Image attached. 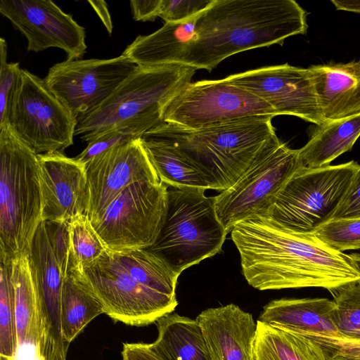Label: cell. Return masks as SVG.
Masks as SVG:
<instances>
[{"label":"cell","mask_w":360,"mask_h":360,"mask_svg":"<svg viewBox=\"0 0 360 360\" xmlns=\"http://www.w3.org/2000/svg\"><path fill=\"white\" fill-rule=\"evenodd\" d=\"M231 236L243 274L257 290L312 287L330 292L360 279L348 255L330 248L314 233L288 230L266 215L239 222Z\"/></svg>","instance_id":"obj_1"},{"label":"cell","mask_w":360,"mask_h":360,"mask_svg":"<svg viewBox=\"0 0 360 360\" xmlns=\"http://www.w3.org/2000/svg\"><path fill=\"white\" fill-rule=\"evenodd\" d=\"M307 27L306 11L293 0H214L198 15L195 37L179 64L211 71L226 58L282 45Z\"/></svg>","instance_id":"obj_2"},{"label":"cell","mask_w":360,"mask_h":360,"mask_svg":"<svg viewBox=\"0 0 360 360\" xmlns=\"http://www.w3.org/2000/svg\"><path fill=\"white\" fill-rule=\"evenodd\" d=\"M80 276L116 321L141 326L172 313L178 305L179 275L146 249L107 250Z\"/></svg>","instance_id":"obj_3"},{"label":"cell","mask_w":360,"mask_h":360,"mask_svg":"<svg viewBox=\"0 0 360 360\" xmlns=\"http://www.w3.org/2000/svg\"><path fill=\"white\" fill-rule=\"evenodd\" d=\"M272 118H245L200 129L163 122L141 139L174 148L200 169L212 189L222 191L281 145Z\"/></svg>","instance_id":"obj_4"},{"label":"cell","mask_w":360,"mask_h":360,"mask_svg":"<svg viewBox=\"0 0 360 360\" xmlns=\"http://www.w3.org/2000/svg\"><path fill=\"white\" fill-rule=\"evenodd\" d=\"M195 71L176 64L138 66L103 103L77 120L75 135L89 143L107 131L127 129L141 138L163 123L166 107Z\"/></svg>","instance_id":"obj_5"},{"label":"cell","mask_w":360,"mask_h":360,"mask_svg":"<svg viewBox=\"0 0 360 360\" xmlns=\"http://www.w3.org/2000/svg\"><path fill=\"white\" fill-rule=\"evenodd\" d=\"M41 213L37 155L6 124L0 127V257L28 254Z\"/></svg>","instance_id":"obj_6"},{"label":"cell","mask_w":360,"mask_h":360,"mask_svg":"<svg viewBox=\"0 0 360 360\" xmlns=\"http://www.w3.org/2000/svg\"><path fill=\"white\" fill-rule=\"evenodd\" d=\"M205 191L168 190L162 229L154 244L147 248L179 276L219 252L228 233L217 217L214 197L206 196Z\"/></svg>","instance_id":"obj_7"},{"label":"cell","mask_w":360,"mask_h":360,"mask_svg":"<svg viewBox=\"0 0 360 360\" xmlns=\"http://www.w3.org/2000/svg\"><path fill=\"white\" fill-rule=\"evenodd\" d=\"M359 167L354 161L299 167L262 214L288 230L314 233L332 219Z\"/></svg>","instance_id":"obj_8"},{"label":"cell","mask_w":360,"mask_h":360,"mask_svg":"<svg viewBox=\"0 0 360 360\" xmlns=\"http://www.w3.org/2000/svg\"><path fill=\"white\" fill-rule=\"evenodd\" d=\"M167 187L161 181L136 182L110 203L91 224L108 250L147 249L154 244L165 217Z\"/></svg>","instance_id":"obj_9"},{"label":"cell","mask_w":360,"mask_h":360,"mask_svg":"<svg viewBox=\"0 0 360 360\" xmlns=\"http://www.w3.org/2000/svg\"><path fill=\"white\" fill-rule=\"evenodd\" d=\"M77 123L44 79L21 70L6 124L23 143L37 155L62 152L73 144Z\"/></svg>","instance_id":"obj_10"},{"label":"cell","mask_w":360,"mask_h":360,"mask_svg":"<svg viewBox=\"0 0 360 360\" xmlns=\"http://www.w3.org/2000/svg\"><path fill=\"white\" fill-rule=\"evenodd\" d=\"M276 115L264 101L224 78L189 83L166 107L163 122L200 129L245 118Z\"/></svg>","instance_id":"obj_11"},{"label":"cell","mask_w":360,"mask_h":360,"mask_svg":"<svg viewBox=\"0 0 360 360\" xmlns=\"http://www.w3.org/2000/svg\"><path fill=\"white\" fill-rule=\"evenodd\" d=\"M299 167L298 150L282 143L233 186L214 196L217 217L226 232L239 222L264 214Z\"/></svg>","instance_id":"obj_12"},{"label":"cell","mask_w":360,"mask_h":360,"mask_svg":"<svg viewBox=\"0 0 360 360\" xmlns=\"http://www.w3.org/2000/svg\"><path fill=\"white\" fill-rule=\"evenodd\" d=\"M137 68L123 55L110 59H67L53 65L44 80L77 120L103 103Z\"/></svg>","instance_id":"obj_13"},{"label":"cell","mask_w":360,"mask_h":360,"mask_svg":"<svg viewBox=\"0 0 360 360\" xmlns=\"http://www.w3.org/2000/svg\"><path fill=\"white\" fill-rule=\"evenodd\" d=\"M224 79L264 101L277 115L296 116L317 126L326 122L309 68L286 63L248 70Z\"/></svg>","instance_id":"obj_14"},{"label":"cell","mask_w":360,"mask_h":360,"mask_svg":"<svg viewBox=\"0 0 360 360\" xmlns=\"http://www.w3.org/2000/svg\"><path fill=\"white\" fill-rule=\"evenodd\" d=\"M0 13L25 36L28 51L58 48L69 60L86 53L85 29L51 1L1 0Z\"/></svg>","instance_id":"obj_15"},{"label":"cell","mask_w":360,"mask_h":360,"mask_svg":"<svg viewBox=\"0 0 360 360\" xmlns=\"http://www.w3.org/2000/svg\"><path fill=\"white\" fill-rule=\"evenodd\" d=\"M89 188L86 215L96 223L127 187L141 181H160L141 139L113 147L85 165Z\"/></svg>","instance_id":"obj_16"},{"label":"cell","mask_w":360,"mask_h":360,"mask_svg":"<svg viewBox=\"0 0 360 360\" xmlns=\"http://www.w3.org/2000/svg\"><path fill=\"white\" fill-rule=\"evenodd\" d=\"M37 157L41 221H69L86 214L89 195L85 165L60 151Z\"/></svg>","instance_id":"obj_17"},{"label":"cell","mask_w":360,"mask_h":360,"mask_svg":"<svg viewBox=\"0 0 360 360\" xmlns=\"http://www.w3.org/2000/svg\"><path fill=\"white\" fill-rule=\"evenodd\" d=\"M11 280L17 335V353L33 348L37 360H46L51 332L48 318L32 274L28 254L11 260Z\"/></svg>","instance_id":"obj_18"},{"label":"cell","mask_w":360,"mask_h":360,"mask_svg":"<svg viewBox=\"0 0 360 360\" xmlns=\"http://www.w3.org/2000/svg\"><path fill=\"white\" fill-rule=\"evenodd\" d=\"M212 360H253L257 322L234 304L202 311L197 317Z\"/></svg>","instance_id":"obj_19"},{"label":"cell","mask_w":360,"mask_h":360,"mask_svg":"<svg viewBox=\"0 0 360 360\" xmlns=\"http://www.w3.org/2000/svg\"><path fill=\"white\" fill-rule=\"evenodd\" d=\"M336 311L335 302L328 298H282L266 304L258 320L299 335L344 338Z\"/></svg>","instance_id":"obj_20"},{"label":"cell","mask_w":360,"mask_h":360,"mask_svg":"<svg viewBox=\"0 0 360 360\" xmlns=\"http://www.w3.org/2000/svg\"><path fill=\"white\" fill-rule=\"evenodd\" d=\"M326 121L360 113V61L309 67Z\"/></svg>","instance_id":"obj_21"},{"label":"cell","mask_w":360,"mask_h":360,"mask_svg":"<svg viewBox=\"0 0 360 360\" xmlns=\"http://www.w3.org/2000/svg\"><path fill=\"white\" fill-rule=\"evenodd\" d=\"M28 258L48 318L51 342H65L62 337L60 314L64 276L51 248L43 221L33 237Z\"/></svg>","instance_id":"obj_22"},{"label":"cell","mask_w":360,"mask_h":360,"mask_svg":"<svg viewBox=\"0 0 360 360\" xmlns=\"http://www.w3.org/2000/svg\"><path fill=\"white\" fill-rule=\"evenodd\" d=\"M198 15L184 21L165 22L155 32L138 36L122 55L139 67L179 65L184 49L195 37Z\"/></svg>","instance_id":"obj_23"},{"label":"cell","mask_w":360,"mask_h":360,"mask_svg":"<svg viewBox=\"0 0 360 360\" xmlns=\"http://www.w3.org/2000/svg\"><path fill=\"white\" fill-rule=\"evenodd\" d=\"M359 136L360 113L326 121L298 149L300 167L314 169L330 165L338 156L349 151Z\"/></svg>","instance_id":"obj_24"},{"label":"cell","mask_w":360,"mask_h":360,"mask_svg":"<svg viewBox=\"0 0 360 360\" xmlns=\"http://www.w3.org/2000/svg\"><path fill=\"white\" fill-rule=\"evenodd\" d=\"M156 324L158 335L153 344L166 360H212L196 319L170 313Z\"/></svg>","instance_id":"obj_25"},{"label":"cell","mask_w":360,"mask_h":360,"mask_svg":"<svg viewBox=\"0 0 360 360\" xmlns=\"http://www.w3.org/2000/svg\"><path fill=\"white\" fill-rule=\"evenodd\" d=\"M253 360H328L316 342L303 335L257 321Z\"/></svg>","instance_id":"obj_26"},{"label":"cell","mask_w":360,"mask_h":360,"mask_svg":"<svg viewBox=\"0 0 360 360\" xmlns=\"http://www.w3.org/2000/svg\"><path fill=\"white\" fill-rule=\"evenodd\" d=\"M103 307L80 276L70 274L63 278L60 297L62 337L68 345L98 316Z\"/></svg>","instance_id":"obj_27"},{"label":"cell","mask_w":360,"mask_h":360,"mask_svg":"<svg viewBox=\"0 0 360 360\" xmlns=\"http://www.w3.org/2000/svg\"><path fill=\"white\" fill-rule=\"evenodd\" d=\"M141 140L163 184L172 188L212 189L200 169L176 149L162 142Z\"/></svg>","instance_id":"obj_28"},{"label":"cell","mask_w":360,"mask_h":360,"mask_svg":"<svg viewBox=\"0 0 360 360\" xmlns=\"http://www.w3.org/2000/svg\"><path fill=\"white\" fill-rule=\"evenodd\" d=\"M69 233L68 274L81 276L102 257L107 248L86 214H78L70 219Z\"/></svg>","instance_id":"obj_29"},{"label":"cell","mask_w":360,"mask_h":360,"mask_svg":"<svg viewBox=\"0 0 360 360\" xmlns=\"http://www.w3.org/2000/svg\"><path fill=\"white\" fill-rule=\"evenodd\" d=\"M11 260L0 257V358L15 360L17 335Z\"/></svg>","instance_id":"obj_30"},{"label":"cell","mask_w":360,"mask_h":360,"mask_svg":"<svg viewBox=\"0 0 360 360\" xmlns=\"http://www.w3.org/2000/svg\"><path fill=\"white\" fill-rule=\"evenodd\" d=\"M337 307V326L345 338L360 341V283L342 286L332 292Z\"/></svg>","instance_id":"obj_31"},{"label":"cell","mask_w":360,"mask_h":360,"mask_svg":"<svg viewBox=\"0 0 360 360\" xmlns=\"http://www.w3.org/2000/svg\"><path fill=\"white\" fill-rule=\"evenodd\" d=\"M314 234L335 251L360 250V218L330 219L319 226Z\"/></svg>","instance_id":"obj_32"},{"label":"cell","mask_w":360,"mask_h":360,"mask_svg":"<svg viewBox=\"0 0 360 360\" xmlns=\"http://www.w3.org/2000/svg\"><path fill=\"white\" fill-rule=\"evenodd\" d=\"M21 68L18 63L7 62V44L0 38V127L7 124L8 112L18 88Z\"/></svg>","instance_id":"obj_33"},{"label":"cell","mask_w":360,"mask_h":360,"mask_svg":"<svg viewBox=\"0 0 360 360\" xmlns=\"http://www.w3.org/2000/svg\"><path fill=\"white\" fill-rule=\"evenodd\" d=\"M141 139L127 129H114L102 134L88 143L86 147L75 158L86 165L96 155L113 147Z\"/></svg>","instance_id":"obj_34"},{"label":"cell","mask_w":360,"mask_h":360,"mask_svg":"<svg viewBox=\"0 0 360 360\" xmlns=\"http://www.w3.org/2000/svg\"><path fill=\"white\" fill-rule=\"evenodd\" d=\"M214 0H161L159 17L165 22L188 20L207 8Z\"/></svg>","instance_id":"obj_35"},{"label":"cell","mask_w":360,"mask_h":360,"mask_svg":"<svg viewBox=\"0 0 360 360\" xmlns=\"http://www.w3.org/2000/svg\"><path fill=\"white\" fill-rule=\"evenodd\" d=\"M69 221H44L51 248L64 277L68 274L70 257Z\"/></svg>","instance_id":"obj_36"},{"label":"cell","mask_w":360,"mask_h":360,"mask_svg":"<svg viewBox=\"0 0 360 360\" xmlns=\"http://www.w3.org/2000/svg\"><path fill=\"white\" fill-rule=\"evenodd\" d=\"M360 218V165L331 219Z\"/></svg>","instance_id":"obj_37"},{"label":"cell","mask_w":360,"mask_h":360,"mask_svg":"<svg viewBox=\"0 0 360 360\" xmlns=\"http://www.w3.org/2000/svg\"><path fill=\"white\" fill-rule=\"evenodd\" d=\"M122 360H166L156 350L153 343H124Z\"/></svg>","instance_id":"obj_38"},{"label":"cell","mask_w":360,"mask_h":360,"mask_svg":"<svg viewBox=\"0 0 360 360\" xmlns=\"http://www.w3.org/2000/svg\"><path fill=\"white\" fill-rule=\"evenodd\" d=\"M161 0H131L130 6L136 21H154L159 17Z\"/></svg>","instance_id":"obj_39"},{"label":"cell","mask_w":360,"mask_h":360,"mask_svg":"<svg viewBox=\"0 0 360 360\" xmlns=\"http://www.w3.org/2000/svg\"><path fill=\"white\" fill-rule=\"evenodd\" d=\"M95 12L97 13L108 34H110L112 31V23L111 17L108 11V5L104 1H88Z\"/></svg>","instance_id":"obj_40"},{"label":"cell","mask_w":360,"mask_h":360,"mask_svg":"<svg viewBox=\"0 0 360 360\" xmlns=\"http://www.w3.org/2000/svg\"><path fill=\"white\" fill-rule=\"evenodd\" d=\"M67 345L65 342L51 343L46 360H66Z\"/></svg>","instance_id":"obj_41"},{"label":"cell","mask_w":360,"mask_h":360,"mask_svg":"<svg viewBox=\"0 0 360 360\" xmlns=\"http://www.w3.org/2000/svg\"><path fill=\"white\" fill-rule=\"evenodd\" d=\"M336 9L360 13V0H331Z\"/></svg>","instance_id":"obj_42"},{"label":"cell","mask_w":360,"mask_h":360,"mask_svg":"<svg viewBox=\"0 0 360 360\" xmlns=\"http://www.w3.org/2000/svg\"><path fill=\"white\" fill-rule=\"evenodd\" d=\"M354 267L357 269L360 274V252H354L348 255ZM360 283V279L359 281Z\"/></svg>","instance_id":"obj_43"},{"label":"cell","mask_w":360,"mask_h":360,"mask_svg":"<svg viewBox=\"0 0 360 360\" xmlns=\"http://www.w3.org/2000/svg\"><path fill=\"white\" fill-rule=\"evenodd\" d=\"M0 360H9V359H4V358H0Z\"/></svg>","instance_id":"obj_44"},{"label":"cell","mask_w":360,"mask_h":360,"mask_svg":"<svg viewBox=\"0 0 360 360\" xmlns=\"http://www.w3.org/2000/svg\"></svg>","instance_id":"obj_45"}]
</instances>
